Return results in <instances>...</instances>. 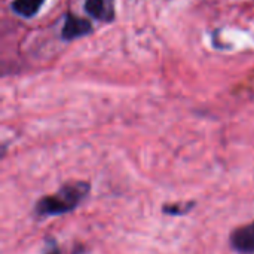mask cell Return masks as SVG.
I'll list each match as a JSON object with an SVG mask.
<instances>
[{
	"label": "cell",
	"instance_id": "1",
	"mask_svg": "<svg viewBox=\"0 0 254 254\" xmlns=\"http://www.w3.org/2000/svg\"><path fill=\"white\" fill-rule=\"evenodd\" d=\"M88 190L89 186L83 182L68 183L63 186L57 193L42 198L36 205V213L40 217L65 214L79 205V202L85 198Z\"/></svg>",
	"mask_w": 254,
	"mask_h": 254
},
{
	"label": "cell",
	"instance_id": "2",
	"mask_svg": "<svg viewBox=\"0 0 254 254\" xmlns=\"http://www.w3.org/2000/svg\"><path fill=\"white\" fill-rule=\"evenodd\" d=\"M92 31V25L89 21L79 18L73 13H67L65 21H64V27L61 31V37L64 40H74L77 37L86 36Z\"/></svg>",
	"mask_w": 254,
	"mask_h": 254
},
{
	"label": "cell",
	"instance_id": "3",
	"mask_svg": "<svg viewBox=\"0 0 254 254\" xmlns=\"http://www.w3.org/2000/svg\"><path fill=\"white\" fill-rule=\"evenodd\" d=\"M234 250L241 254H254V222L235 229L231 235Z\"/></svg>",
	"mask_w": 254,
	"mask_h": 254
},
{
	"label": "cell",
	"instance_id": "4",
	"mask_svg": "<svg viewBox=\"0 0 254 254\" xmlns=\"http://www.w3.org/2000/svg\"><path fill=\"white\" fill-rule=\"evenodd\" d=\"M85 10L101 22H110L115 19V1L113 0H86Z\"/></svg>",
	"mask_w": 254,
	"mask_h": 254
},
{
	"label": "cell",
	"instance_id": "5",
	"mask_svg": "<svg viewBox=\"0 0 254 254\" xmlns=\"http://www.w3.org/2000/svg\"><path fill=\"white\" fill-rule=\"evenodd\" d=\"M43 3L45 0H13L12 10L24 18H31L40 10Z\"/></svg>",
	"mask_w": 254,
	"mask_h": 254
},
{
	"label": "cell",
	"instance_id": "6",
	"mask_svg": "<svg viewBox=\"0 0 254 254\" xmlns=\"http://www.w3.org/2000/svg\"><path fill=\"white\" fill-rule=\"evenodd\" d=\"M48 254H60L57 250H54V252H51V253H48Z\"/></svg>",
	"mask_w": 254,
	"mask_h": 254
}]
</instances>
